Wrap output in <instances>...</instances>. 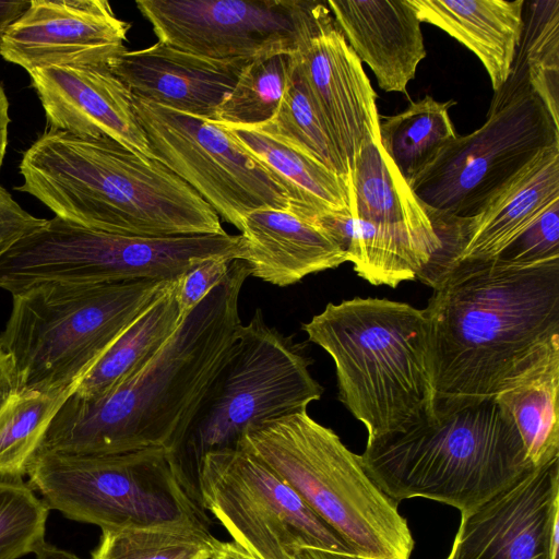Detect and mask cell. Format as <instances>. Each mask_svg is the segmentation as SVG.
<instances>
[{
  "instance_id": "cell-14",
  "label": "cell",
  "mask_w": 559,
  "mask_h": 559,
  "mask_svg": "<svg viewBox=\"0 0 559 559\" xmlns=\"http://www.w3.org/2000/svg\"><path fill=\"white\" fill-rule=\"evenodd\" d=\"M159 43L211 59L297 51L330 10L313 0H138Z\"/></svg>"
},
{
  "instance_id": "cell-35",
  "label": "cell",
  "mask_w": 559,
  "mask_h": 559,
  "mask_svg": "<svg viewBox=\"0 0 559 559\" xmlns=\"http://www.w3.org/2000/svg\"><path fill=\"white\" fill-rule=\"evenodd\" d=\"M497 259L515 265H533L559 259V202L554 203Z\"/></svg>"
},
{
  "instance_id": "cell-17",
  "label": "cell",
  "mask_w": 559,
  "mask_h": 559,
  "mask_svg": "<svg viewBox=\"0 0 559 559\" xmlns=\"http://www.w3.org/2000/svg\"><path fill=\"white\" fill-rule=\"evenodd\" d=\"M307 90L350 169L361 146L379 139L377 94L329 11L295 52Z\"/></svg>"
},
{
  "instance_id": "cell-36",
  "label": "cell",
  "mask_w": 559,
  "mask_h": 559,
  "mask_svg": "<svg viewBox=\"0 0 559 559\" xmlns=\"http://www.w3.org/2000/svg\"><path fill=\"white\" fill-rule=\"evenodd\" d=\"M230 263L225 257L206 258L178 277L175 295L181 321L225 278Z\"/></svg>"
},
{
  "instance_id": "cell-41",
  "label": "cell",
  "mask_w": 559,
  "mask_h": 559,
  "mask_svg": "<svg viewBox=\"0 0 559 559\" xmlns=\"http://www.w3.org/2000/svg\"><path fill=\"white\" fill-rule=\"evenodd\" d=\"M290 559H357L354 555L324 550L312 547L298 548Z\"/></svg>"
},
{
  "instance_id": "cell-28",
  "label": "cell",
  "mask_w": 559,
  "mask_h": 559,
  "mask_svg": "<svg viewBox=\"0 0 559 559\" xmlns=\"http://www.w3.org/2000/svg\"><path fill=\"white\" fill-rule=\"evenodd\" d=\"M454 104L425 96L400 114L379 118L380 144L409 185L457 138L449 116Z\"/></svg>"
},
{
  "instance_id": "cell-13",
  "label": "cell",
  "mask_w": 559,
  "mask_h": 559,
  "mask_svg": "<svg viewBox=\"0 0 559 559\" xmlns=\"http://www.w3.org/2000/svg\"><path fill=\"white\" fill-rule=\"evenodd\" d=\"M138 121L154 158L193 188L239 230L246 214L289 210L278 179L217 121L133 97Z\"/></svg>"
},
{
  "instance_id": "cell-6",
  "label": "cell",
  "mask_w": 559,
  "mask_h": 559,
  "mask_svg": "<svg viewBox=\"0 0 559 559\" xmlns=\"http://www.w3.org/2000/svg\"><path fill=\"white\" fill-rule=\"evenodd\" d=\"M176 281L50 283L12 295L0 348L14 362L16 394H72L122 332Z\"/></svg>"
},
{
  "instance_id": "cell-22",
  "label": "cell",
  "mask_w": 559,
  "mask_h": 559,
  "mask_svg": "<svg viewBox=\"0 0 559 559\" xmlns=\"http://www.w3.org/2000/svg\"><path fill=\"white\" fill-rule=\"evenodd\" d=\"M348 209L352 215L394 234L428 265L442 248L427 210L384 152L380 139L365 143L353 159Z\"/></svg>"
},
{
  "instance_id": "cell-8",
  "label": "cell",
  "mask_w": 559,
  "mask_h": 559,
  "mask_svg": "<svg viewBox=\"0 0 559 559\" xmlns=\"http://www.w3.org/2000/svg\"><path fill=\"white\" fill-rule=\"evenodd\" d=\"M310 359L292 337L271 328L260 309L241 324L223 366L179 445L168 452L174 474L203 511L201 464L211 452L238 448L261 423L307 409L321 399Z\"/></svg>"
},
{
  "instance_id": "cell-27",
  "label": "cell",
  "mask_w": 559,
  "mask_h": 559,
  "mask_svg": "<svg viewBox=\"0 0 559 559\" xmlns=\"http://www.w3.org/2000/svg\"><path fill=\"white\" fill-rule=\"evenodd\" d=\"M176 282L111 344L81 380L74 394L85 399L100 396L128 380L156 355L182 322L175 295Z\"/></svg>"
},
{
  "instance_id": "cell-12",
  "label": "cell",
  "mask_w": 559,
  "mask_h": 559,
  "mask_svg": "<svg viewBox=\"0 0 559 559\" xmlns=\"http://www.w3.org/2000/svg\"><path fill=\"white\" fill-rule=\"evenodd\" d=\"M201 491L204 510L255 559H290L301 547L354 555L336 531L247 449L207 453Z\"/></svg>"
},
{
  "instance_id": "cell-39",
  "label": "cell",
  "mask_w": 559,
  "mask_h": 559,
  "mask_svg": "<svg viewBox=\"0 0 559 559\" xmlns=\"http://www.w3.org/2000/svg\"><path fill=\"white\" fill-rule=\"evenodd\" d=\"M31 1H0V49L8 28L27 10Z\"/></svg>"
},
{
  "instance_id": "cell-4",
  "label": "cell",
  "mask_w": 559,
  "mask_h": 559,
  "mask_svg": "<svg viewBox=\"0 0 559 559\" xmlns=\"http://www.w3.org/2000/svg\"><path fill=\"white\" fill-rule=\"evenodd\" d=\"M333 359L338 400L368 439L435 417V381L427 318L406 302L356 297L329 302L301 325Z\"/></svg>"
},
{
  "instance_id": "cell-25",
  "label": "cell",
  "mask_w": 559,
  "mask_h": 559,
  "mask_svg": "<svg viewBox=\"0 0 559 559\" xmlns=\"http://www.w3.org/2000/svg\"><path fill=\"white\" fill-rule=\"evenodd\" d=\"M558 391L559 333L540 344L493 397L513 419L535 467L559 457Z\"/></svg>"
},
{
  "instance_id": "cell-33",
  "label": "cell",
  "mask_w": 559,
  "mask_h": 559,
  "mask_svg": "<svg viewBox=\"0 0 559 559\" xmlns=\"http://www.w3.org/2000/svg\"><path fill=\"white\" fill-rule=\"evenodd\" d=\"M519 51L527 79L559 127V0L530 2Z\"/></svg>"
},
{
  "instance_id": "cell-31",
  "label": "cell",
  "mask_w": 559,
  "mask_h": 559,
  "mask_svg": "<svg viewBox=\"0 0 559 559\" xmlns=\"http://www.w3.org/2000/svg\"><path fill=\"white\" fill-rule=\"evenodd\" d=\"M259 127L275 133L348 180L349 165L317 109L296 62L274 117Z\"/></svg>"
},
{
  "instance_id": "cell-23",
  "label": "cell",
  "mask_w": 559,
  "mask_h": 559,
  "mask_svg": "<svg viewBox=\"0 0 559 559\" xmlns=\"http://www.w3.org/2000/svg\"><path fill=\"white\" fill-rule=\"evenodd\" d=\"M240 231L250 276L275 286H289L348 262L323 230L289 210L252 211L245 215Z\"/></svg>"
},
{
  "instance_id": "cell-16",
  "label": "cell",
  "mask_w": 559,
  "mask_h": 559,
  "mask_svg": "<svg viewBox=\"0 0 559 559\" xmlns=\"http://www.w3.org/2000/svg\"><path fill=\"white\" fill-rule=\"evenodd\" d=\"M131 24L106 0H32L5 32L0 56L37 68L108 62L126 50Z\"/></svg>"
},
{
  "instance_id": "cell-18",
  "label": "cell",
  "mask_w": 559,
  "mask_h": 559,
  "mask_svg": "<svg viewBox=\"0 0 559 559\" xmlns=\"http://www.w3.org/2000/svg\"><path fill=\"white\" fill-rule=\"evenodd\" d=\"M49 130L108 138L153 158L133 98L108 62L50 66L29 72Z\"/></svg>"
},
{
  "instance_id": "cell-2",
  "label": "cell",
  "mask_w": 559,
  "mask_h": 559,
  "mask_svg": "<svg viewBox=\"0 0 559 559\" xmlns=\"http://www.w3.org/2000/svg\"><path fill=\"white\" fill-rule=\"evenodd\" d=\"M423 309L429 325L435 413L495 397L503 381L559 333V259L497 258L444 269Z\"/></svg>"
},
{
  "instance_id": "cell-37",
  "label": "cell",
  "mask_w": 559,
  "mask_h": 559,
  "mask_svg": "<svg viewBox=\"0 0 559 559\" xmlns=\"http://www.w3.org/2000/svg\"><path fill=\"white\" fill-rule=\"evenodd\" d=\"M47 223L23 210L0 186V258L22 238L38 230Z\"/></svg>"
},
{
  "instance_id": "cell-1",
  "label": "cell",
  "mask_w": 559,
  "mask_h": 559,
  "mask_svg": "<svg viewBox=\"0 0 559 559\" xmlns=\"http://www.w3.org/2000/svg\"><path fill=\"white\" fill-rule=\"evenodd\" d=\"M248 276L243 260L231 261L225 278L138 372L100 396L69 395L35 454L173 452L236 341L242 324L239 296Z\"/></svg>"
},
{
  "instance_id": "cell-30",
  "label": "cell",
  "mask_w": 559,
  "mask_h": 559,
  "mask_svg": "<svg viewBox=\"0 0 559 559\" xmlns=\"http://www.w3.org/2000/svg\"><path fill=\"white\" fill-rule=\"evenodd\" d=\"M92 559H212L222 542L189 525L103 530Z\"/></svg>"
},
{
  "instance_id": "cell-29",
  "label": "cell",
  "mask_w": 559,
  "mask_h": 559,
  "mask_svg": "<svg viewBox=\"0 0 559 559\" xmlns=\"http://www.w3.org/2000/svg\"><path fill=\"white\" fill-rule=\"evenodd\" d=\"M295 52L276 51L250 59L218 106L214 121L249 127L270 121L287 87Z\"/></svg>"
},
{
  "instance_id": "cell-26",
  "label": "cell",
  "mask_w": 559,
  "mask_h": 559,
  "mask_svg": "<svg viewBox=\"0 0 559 559\" xmlns=\"http://www.w3.org/2000/svg\"><path fill=\"white\" fill-rule=\"evenodd\" d=\"M221 124L283 185L289 211L311 222L328 212L348 210L347 179L259 126Z\"/></svg>"
},
{
  "instance_id": "cell-5",
  "label": "cell",
  "mask_w": 559,
  "mask_h": 559,
  "mask_svg": "<svg viewBox=\"0 0 559 559\" xmlns=\"http://www.w3.org/2000/svg\"><path fill=\"white\" fill-rule=\"evenodd\" d=\"M359 457L394 501L426 498L461 513L535 468L513 419L493 397L369 440Z\"/></svg>"
},
{
  "instance_id": "cell-11",
  "label": "cell",
  "mask_w": 559,
  "mask_h": 559,
  "mask_svg": "<svg viewBox=\"0 0 559 559\" xmlns=\"http://www.w3.org/2000/svg\"><path fill=\"white\" fill-rule=\"evenodd\" d=\"M28 485L49 509L103 530L189 525L211 521L180 487L165 448L72 455L35 454Z\"/></svg>"
},
{
  "instance_id": "cell-15",
  "label": "cell",
  "mask_w": 559,
  "mask_h": 559,
  "mask_svg": "<svg viewBox=\"0 0 559 559\" xmlns=\"http://www.w3.org/2000/svg\"><path fill=\"white\" fill-rule=\"evenodd\" d=\"M444 559H559V457L462 512Z\"/></svg>"
},
{
  "instance_id": "cell-42",
  "label": "cell",
  "mask_w": 559,
  "mask_h": 559,
  "mask_svg": "<svg viewBox=\"0 0 559 559\" xmlns=\"http://www.w3.org/2000/svg\"><path fill=\"white\" fill-rule=\"evenodd\" d=\"M36 559H82L74 554L45 543L35 552Z\"/></svg>"
},
{
  "instance_id": "cell-32",
  "label": "cell",
  "mask_w": 559,
  "mask_h": 559,
  "mask_svg": "<svg viewBox=\"0 0 559 559\" xmlns=\"http://www.w3.org/2000/svg\"><path fill=\"white\" fill-rule=\"evenodd\" d=\"M71 394H14L0 411V476L22 477L51 419Z\"/></svg>"
},
{
  "instance_id": "cell-10",
  "label": "cell",
  "mask_w": 559,
  "mask_h": 559,
  "mask_svg": "<svg viewBox=\"0 0 559 559\" xmlns=\"http://www.w3.org/2000/svg\"><path fill=\"white\" fill-rule=\"evenodd\" d=\"M243 254L241 235L124 236L55 216L0 258V288L16 295L50 283L175 281L200 260Z\"/></svg>"
},
{
  "instance_id": "cell-3",
  "label": "cell",
  "mask_w": 559,
  "mask_h": 559,
  "mask_svg": "<svg viewBox=\"0 0 559 559\" xmlns=\"http://www.w3.org/2000/svg\"><path fill=\"white\" fill-rule=\"evenodd\" d=\"M20 173L15 190L85 228L142 237L226 233L210 204L162 162L108 138L47 130L23 154Z\"/></svg>"
},
{
  "instance_id": "cell-9",
  "label": "cell",
  "mask_w": 559,
  "mask_h": 559,
  "mask_svg": "<svg viewBox=\"0 0 559 559\" xmlns=\"http://www.w3.org/2000/svg\"><path fill=\"white\" fill-rule=\"evenodd\" d=\"M559 145V127L533 91L518 50L486 121L447 145L409 186L432 223L480 213L525 167Z\"/></svg>"
},
{
  "instance_id": "cell-38",
  "label": "cell",
  "mask_w": 559,
  "mask_h": 559,
  "mask_svg": "<svg viewBox=\"0 0 559 559\" xmlns=\"http://www.w3.org/2000/svg\"><path fill=\"white\" fill-rule=\"evenodd\" d=\"M16 392L17 381L14 362L11 356L0 348V411Z\"/></svg>"
},
{
  "instance_id": "cell-43",
  "label": "cell",
  "mask_w": 559,
  "mask_h": 559,
  "mask_svg": "<svg viewBox=\"0 0 559 559\" xmlns=\"http://www.w3.org/2000/svg\"><path fill=\"white\" fill-rule=\"evenodd\" d=\"M212 559H255L248 555L235 543H222Z\"/></svg>"
},
{
  "instance_id": "cell-7",
  "label": "cell",
  "mask_w": 559,
  "mask_h": 559,
  "mask_svg": "<svg viewBox=\"0 0 559 559\" xmlns=\"http://www.w3.org/2000/svg\"><path fill=\"white\" fill-rule=\"evenodd\" d=\"M238 447L280 475L357 559H411L414 538L399 502L368 476L359 455L307 409L261 423Z\"/></svg>"
},
{
  "instance_id": "cell-24",
  "label": "cell",
  "mask_w": 559,
  "mask_h": 559,
  "mask_svg": "<svg viewBox=\"0 0 559 559\" xmlns=\"http://www.w3.org/2000/svg\"><path fill=\"white\" fill-rule=\"evenodd\" d=\"M420 22L438 26L484 64L495 92L509 80L524 28V0H409Z\"/></svg>"
},
{
  "instance_id": "cell-19",
  "label": "cell",
  "mask_w": 559,
  "mask_h": 559,
  "mask_svg": "<svg viewBox=\"0 0 559 559\" xmlns=\"http://www.w3.org/2000/svg\"><path fill=\"white\" fill-rule=\"evenodd\" d=\"M556 202L559 145L539 154L477 215L439 222L442 271L459 262L497 258Z\"/></svg>"
},
{
  "instance_id": "cell-21",
  "label": "cell",
  "mask_w": 559,
  "mask_h": 559,
  "mask_svg": "<svg viewBox=\"0 0 559 559\" xmlns=\"http://www.w3.org/2000/svg\"><path fill=\"white\" fill-rule=\"evenodd\" d=\"M335 25L385 92L406 93L426 57L420 20L409 0H328Z\"/></svg>"
},
{
  "instance_id": "cell-40",
  "label": "cell",
  "mask_w": 559,
  "mask_h": 559,
  "mask_svg": "<svg viewBox=\"0 0 559 559\" xmlns=\"http://www.w3.org/2000/svg\"><path fill=\"white\" fill-rule=\"evenodd\" d=\"M10 121L9 100L0 83V169L8 146V128Z\"/></svg>"
},
{
  "instance_id": "cell-20",
  "label": "cell",
  "mask_w": 559,
  "mask_h": 559,
  "mask_svg": "<svg viewBox=\"0 0 559 559\" xmlns=\"http://www.w3.org/2000/svg\"><path fill=\"white\" fill-rule=\"evenodd\" d=\"M249 60L211 59L157 41L126 49L108 67L133 97L214 120Z\"/></svg>"
},
{
  "instance_id": "cell-34",
  "label": "cell",
  "mask_w": 559,
  "mask_h": 559,
  "mask_svg": "<svg viewBox=\"0 0 559 559\" xmlns=\"http://www.w3.org/2000/svg\"><path fill=\"white\" fill-rule=\"evenodd\" d=\"M49 508L22 477L0 476V559H19L45 544Z\"/></svg>"
}]
</instances>
